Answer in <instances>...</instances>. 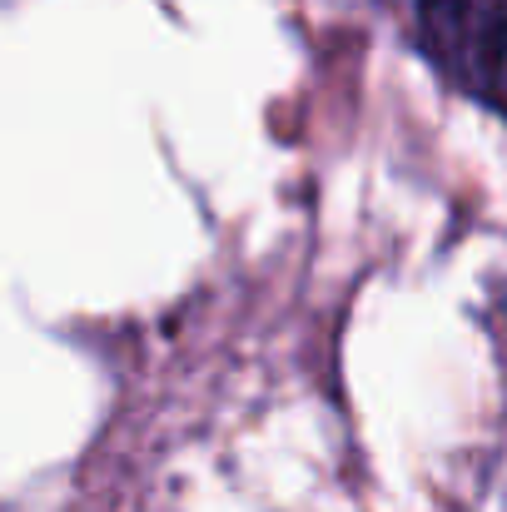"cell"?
Here are the masks:
<instances>
[{
    "label": "cell",
    "mask_w": 507,
    "mask_h": 512,
    "mask_svg": "<svg viewBox=\"0 0 507 512\" xmlns=\"http://www.w3.org/2000/svg\"><path fill=\"white\" fill-rule=\"evenodd\" d=\"M418 45L448 85L507 115V0H418Z\"/></svg>",
    "instance_id": "6da1fadb"
}]
</instances>
